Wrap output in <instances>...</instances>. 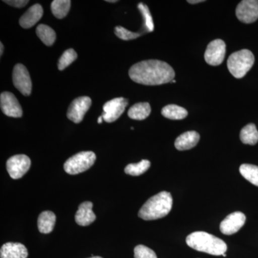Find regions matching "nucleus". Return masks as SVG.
Here are the masks:
<instances>
[{"instance_id":"nucleus-1","label":"nucleus","mask_w":258,"mask_h":258,"mask_svg":"<svg viewBox=\"0 0 258 258\" xmlns=\"http://www.w3.org/2000/svg\"><path fill=\"white\" fill-rule=\"evenodd\" d=\"M134 82L146 86H159L171 82L175 77L174 69L164 61L144 60L132 66L128 72Z\"/></svg>"},{"instance_id":"nucleus-2","label":"nucleus","mask_w":258,"mask_h":258,"mask_svg":"<svg viewBox=\"0 0 258 258\" xmlns=\"http://www.w3.org/2000/svg\"><path fill=\"white\" fill-rule=\"evenodd\" d=\"M173 200L167 191L154 195L144 204L139 212V217L144 220H154L166 217L172 208Z\"/></svg>"},{"instance_id":"nucleus-3","label":"nucleus","mask_w":258,"mask_h":258,"mask_svg":"<svg viewBox=\"0 0 258 258\" xmlns=\"http://www.w3.org/2000/svg\"><path fill=\"white\" fill-rule=\"evenodd\" d=\"M186 242L191 248L212 255H222L227 249L221 239L205 232H195L187 236Z\"/></svg>"},{"instance_id":"nucleus-4","label":"nucleus","mask_w":258,"mask_h":258,"mask_svg":"<svg viewBox=\"0 0 258 258\" xmlns=\"http://www.w3.org/2000/svg\"><path fill=\"white\" fill-rule=\"evenodd\" d=\"M254 62L252 52L243 49L234 52L227 60V68L230 74L236 79H242L252 69Z\"/></svg>"},{"instance_id":"nucleus-5","label":"nucleus","mask_w":258,"mask_h":258,"mask_svg":"<svg viewBox=\"0 0 258 258\" xmlns=\"http://www.w3.org/2000/svg\"><path fill=\"white\" fill-rule=\"evenodd\" d=\"M96 159V154L93 152L78 153L66 161L64 164V171L71 175L84 172L94 164Z\"/></svg>"},{"instance_id":"nucleus-6","label":"nucleus","mask_w":258,"mask_h":258,"mask_svg":"<svg viewBox=\"0 0 258 258\" xmlns=\"http://www.w3.org/2000/svg\"><path fill=\"white\" fill-rule=\"evenodd\" d=\"M31 166V161L25 154H18L10 157L7 161V170L10 177L14 179L23 177Z\"/></svg>"},{"instance_id":"nucleus-7","label":"nucleus","mask_w":258,"mask_h":258,"mask_svg":"<svg viewBox=\"0 0 258 258\" xmlns=\"http://www.w3.org/2000/svg\"><path fill=\"white\" fill-rule=\"evenodd\" d=\"M13 84L15 87L25 96L32 92V81L28 69L23 64H17L13 69Z\"/></svg>"},{"instance_id":"nucleus-8","label":"nucleus","mask_w":258,"mask_h":258,"mask_svg":"<svg viewBox=\"0 0 258 258\" xmlns=\"http://www.w3.org/2000/svg\"><path fill=\"white\" fill-rule=\"evenodd\" d=\"M128 103V100L124 98H116L106 102L103 107L102 116L103 120L107 123L115 121L123 114Z\"/></svg>"},{"instance_id":"nucleus-9","label":"nucleus","mask_w":258,"mask_h":258,"mask_svg":"<svg viewBox=\"0 0 258 258\" xmlns=\"http://www.w3.org/2000/svg\"><path fill=\"white\" fill-rule=\"evenodd\" d=\"M91 98L88 96H81L76 98L70 105L67 112V116L75 123L82 121L84 115L91 108Z\"/></svg>"},{"instance_id":"nucleus-10","label":"nucleus","mask_w":258,"mask_h":258,"mask_svg":"<svg viewBox=\"0 0 258 258\" xmlns=\"http://www.w3.org/2000/svg\"><path fill=\"white\" fill-rule=\"evenodd\" d=\"M225 42L220 39H217L209 43L205 51V61L210 66H220L225 59Z\"/></svg>"},{"instance_id":"nucleus-11","label":"nucleus","mask_w":258,"mask_h":258,"mask_svg":"<svg viewBox=\"0 0 258 258\" xmlns=\"http://www.w3.org/2000/svg\"><path fill=\"white\" fill-rule=\"evenodd\" d=\"M236 16L244 23H252L258 19V1L243 0L237 5Z\"/></svg>"},{"instance_id":"nucleus-12","label":"nucleus","mask_w":258,"mask_h":258,"mask_svg":"<svg viewBox=\"0 0 258 258\" xmlns=\"http://www.w3.org/2000/svg\"><path fill=\"white\" fill-rule=\"evenodd\" d=\"M0 107L2 111L8 116L20 118L23 116V109L18 100L13 93L3 92L0 96Z\"/></svg>"},{"instance_id":"nucleus-13","label":"nucleus","mask_w":258,"mask_h":258,"mask_svg":"<svg viewBox=\"0 0 258 258\" xmlns=\"http://www.w3.org/2000/svg\"><path fill=\"white\" fill-rule=\"evenodd\" d=\"M245 215L242 212H233L222 221L220 224V231L224 235H233L242 228L245 223Z\"/></svg>"},{"instance_id":"nucleus-14","label":"nucleus","mask_w":258,"mask_h":258,"mask_svg":"<svg viewBox=\"0 0 258 258\" xmlns=\"http://www.w3.org/2000/svg\"><path fill=\"white\" fill-rule=\"evenodd\" d=\"M28 256L26 247L18 242H8L0 249V258H27Z\"/></svg>"},{"instance_id":"nucleus-15","label":"nucleus","mask_w":258,"mask_h":258,"mask_svg":"<svg viewBox=\"0 0 258 258\" xmlns=\"http://www.w3.org/2000/svg\"><path fill=\"white\" fill-rule=\"evenodd\" d=\"M43 8L39 4L34 5L19 20L20 26L25 29L32 28L42 18Z\"/></svg>"},{"instance_id":"nucleus-16","label":"nucleus","mask_w":258,"mask_h":258,"mask_svg":"<svg viewBox=\"0 0 258 258\" xmlns=\"http://www.w3.org/2000/svg\"><path fill=\"white\" fill-rule=\"evenodd\" d=\"M92 208L93 203L91 202H85L80 205L75 217L78 225L88 226L96 220V215L93 213Z\"/></svg>"},{"instance_id":"nucleus-17","label":"nucleus","mask_w":258,"mask_h":258,"mask_svg":"<svg viewBox=\"0 0 258 258\" xmlns=\"http://www.w3.org/2000/svg\"><path fill=\"white\" fill-rule=\"evenodd\" d=\"M200 139V134L195 131L185 132L176 139L174 145L178 150H189L198 144Z\"/></svg>"},{"instance_id":"nucleus-18","label":"nucleus","mask_w":258,"mask_h":258,"mask_svg":"<svg viewBox=\"0 0 258 258\" xmlns=\"http://www.w3.org/2000/svg\"><path fill=\"white\" fill-rule=\"evenodd\" d=\"M56 216L51 211L42 212L37 220L38 230L41 233H50L55 225Z\"/></svg>"},{"instance_id":"nucleus-19","label":"nucleus","mask_w":258,"mask_h":258,"mask_svg":"<svg viewBox=\"0 0 258 258\" xmlns=\"http://www.w3.org/2000/svg\"><path fill=\"white\" fill-rule=\"evenodd\" d=\"M152 108L147 102L138 103L131 107L128 115L132 119L142 120L146 119L150 115Z\"/></svg>"},{"instance_id":"nucleus-20","label":"nucleus","mask_w":258,"mask_h":258,"mask_svg":"<svg viewBox=\"0 0 258 258\" xmlns=\"http://www.w3.org/2000/svg\"><path fill=\"white\" fill-rule=\"evenodd\" d=\"M161 114L169 119L181 120L187 116L188 112L182 107L171 104L164 106L161 111Z\"/></svg>"},{"instance_id":"nucleus-21","label":"nucleus","mask_w":258,"mask_h":258,"mask_svg":"<svg viewBox=\"0 0 258 258\" xmlns=\"http://www.w3.org/2000/svg\"><path fill=\"white\" fill-rule=\"evenodd\" d=\"M240 140L244 144L255 145L258 142V131L254 123H249L241 130Z\"/></svg>"},{"instance_id":"nucleus-22","label":"nucleus","mask_w":258,"mask_h":258,"mask_svg":"<svg viewBox=\"0 0 258 258\" xmlns=\"http://www.w3.org/2000/svg\"><path fill=\"white\" fill-rule=\"evenodd\" d=\"M36 34L41 41L47 46L53 45L56 40L55 32L46 25H39L36 28Z\"/></svg>"},{"instance_id":"nucleus-23","label":"nucleus","mask_w":258,"mask_h":258,"mask_svg":"<svg viewBox=\"0 0 258 258\" xmlns=\"http://www.w3.org/2000/svg\"><path fill=\"white\" fill-rule=\"evenodd\" d=\"M71 5L70 0H54L51 3V10L56 18L62 19L69 13Z\"/></svg>"},{"instance_id":"nucleus-24","label":"nucleus","mask_w":258,"mask_h":258,"mask_svg":"<svg viewBox=\"0 0 258 258\" xmlns=\"http://www.w3.org/2000/svg\"><path fill=\"white\" fill-rule=\"evenodd\" d=\"M240 172L244 179L258 186V166L244 164L240 167Z\"/></svg>"},{"instance_id":"nucleus-25","label":"nucleus","mask_w":258,"mask_h":258,"mask_svg":"<svg viewBox=\"0 0 258 258\" xmlns=\"http://www.w3.org/2000/svg\"><path fill=\"white\" fill-rule=\"evenodd\" d=\"M150 166V161L144 159L137 164H130L127 165L125 168V173L129 175L139 176L145 173Z\"/></svg>"},{"instance_id":"nucleus-26","label":"nucleus","mask_w":258,"mask_h":258,"mask_svg":"<svg viewBox=\"0 0 258 258\" xmlns=\"http://www.w3.org/2000/svg\"><path fill=\"white\" fill-rule=\"evenodd\" d=\"M77 57V53L74 49H69V50L64 51L60 58L59 59L58 64H57L59 71H63L66 68L69 67L70 64L73 63Z\"/></svg>"},{"instance_id":"nucleus-27","label":"nucleus","mask_w":258,"mask_h":258,"mask_svg":"<svg viewBox=\"0 0 258 258\" xmlns=\"http://www.w3.org/2000/svg\"><path fill=\"white\" fill-rule=\"evenodd\" d=\"M139 10H140L142 15H143L144 25L148 32H153L154 30V23H153V19L150 11L147 5H144V3H139L138 5Z\"/></svg>"},{"instance_id":"nucleus-28","label":"nucleus","mask_w":258,"mask_h":258,"mask_svg":"<svg viewBox=\"0 0 258 258\" xmlns=\"http://www.w3.org/2000/svg\"><path fill=\"white\" fill-rule=\"evenodd\" d=\"M114 31L115 35L118 38L121 39L123 40H134V39L138 38V37L142 35V34L139 33V32L129 31V30L121 26L115 27Z\"/></svg>"},{"instance_id":"nucleus-29","label":"nucleus","mask_w":258,"mask_h":258,"mask_svg":"<svg viewBox=\"0 0 258 258\" xmlns=\"http://www.w3.org/2000/svg\"><path fill=\"white\" fill-rule=\"evenodd\" d=\"M134 258H157V254L152 249L143 244H139L134 248Z\"/></svg>"},{"instance_id":"nucleus-30","label":"nucleus","mask_w":258,"mask_h":258,"mask_svg":"<svg viewBox=\"0 0 258 258\" xmlns=\"http://www.w3.org/2000/svg\"><path fill=\"white\" fill-rule=\"evenodd\" d=\"M4 3H7V4L11 5V6L15 7V8H24V7L26 6L29 3V1L27 0H5Z\"/></svg>"},{"instance_id":"nucleus-31","label":"nucleus","mask_w":258,"mask_h":258,"mask_svg":"<svg viewBox=\"0 0 258 258\" xmlns=\"http://www.w3.org/2000/svg\"><path fill=\"white\" fill-rule=\"evenodd\" d=\"M204 0H189L188 3L190 4H198V3H203Z\"/></svg>"},{"instance_id":"nucleus-32","label":"nucleus","mask_w":258,"mask_h":258,"mask_svg":"<svg viewBox=\"0 0 258 258\" xmlns=\"http://www.w3.org/2000/svg\"><path fill=\"white\" fill-rule=\"evenodd\" d=\"M3 50H4V46H3V42H0V55H3Z\"/></svg>"},{"instance_id":"nucleus-33","label":"nucleus","mask_w":258,"mask_h":258,"mask_svg":"<svg viewBox=\"0 0 258 258\" xmlns=\"http://www.w3.org/2000/svg\"><path fill=\"white\" fill-rule=\"evenodd\" d=\"M103 116H100V117H98V123H99V124H101V123H102V122H103Z\"/></svg>"},{"instance_id":"nucleus-34","label":"nucleus","mask_w":258,"mask_h":258,"mask_svg":"<svg viewBox=\"0 0 258 258\" xmlns=\"http://www.w3.org/2000/svg\"><path fill=\"white\" fill-rule=\"evenodd\" d=\"M107 3H117L116 0H106Z\"/></svg>"},{"instance_id":"nucleus-35","label":"nucleus","mask_w":258,"mask_h":258,"mask_svg":"<svg viewBox=\"0 0 258 258\" xmlns=\"http://www.w3.org/2000/svg\"><path fill=\"white\" fill-rule=\"evenodd\" d=\"M89 258H103L101 257H99V256H93V257H89Z\"/></svg>"},{"instance_id":"nucleus-36","label":"nucleus","mask_w":258,"mask_h":258,"mask_svg":"<svg viewBox=\"0 0 258 258\" xmlns=\"http://www.w3.org/2000/svg\"><path fill=\"white\" fill-rule=\"evenodd\" d=\"M171 82H172V83H176V81H175V80H173V81H171Z\"/></svg>"},{"instance_id":"nucleus-37","label":"nucleus","mask_w":258,"mask_h":258,"mask_svg":"<svg viewBox=\"0 0 258 258\" xmlns=\"http://www.w3.org/2000/svg\"><path fill=\"white\" fill-rule=\"evenodd\" d=\"M222 255H223V256H224V257H226V254H225H225H222Z\"/></svg>"}]
</instances>
